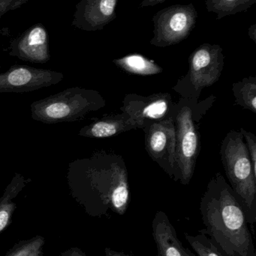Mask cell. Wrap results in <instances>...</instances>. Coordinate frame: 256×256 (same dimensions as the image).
<instances>
[{
  "instance_id": "obj_1",
  "label": "cell",
  "mask_w": 256,
  "mask_h": 256,
  "mask_svg": "<svg viewBox=\"0 0 256 256\" xmlns=\"http://www.w3.org/2000/svg\"><path fill=\"white\" fill-rule=\"evenodd\" d=\"M204 232L225 256H256L246 213L220 173L210 179L200 203Z\"/></svg>"
},
{
  "instance_id": "obj_2",
  "label": "cell",
  "mask_w": 256,
  "mask_h": 256,
  "mask_svg": "<svg viewBox=\"0 0 256 256\" xmlns=\"http://www.w3.org/2000/svg\"><path fill=\"white\" fill-rule=\"evenodd\" d=\"M81 191L78 200L91 216L108 210L124 215L130 202L129 174L124 160L108 152L81 161Z\"/></svg>"
},
{
  "instance_id": "obj_3",
  "label": "cell",
  "mask_w": 256,
  "mask_h": 256,
  "mask_svg": "<svg viewBox=\"0 0 256 256\" xmlns=\"http://www.w3.org/2000/svg\"><path fill=\"white\" fill-rule=\"evenodd\" d=\"M216 98L210 96L201 102L180 98L175 103L174 115L176 130L175 166L173 180L183 185L190 183L201 148L198 131L200 121L211 108Z\"/></svg>"
},
{
  "instance_id": "obj_4",
  "label": "cell",
  "mask_w": 256,
  "mask_h": 256,
  "mask_svg": "<svg viewBox=\"0 0 256 256\" xmlns=\"http://www.w3.org/2000/svg\"><path fill=\"white\" fill-rule=\"evenodd\" d=\"M221 161L229 185L241 202L248 224L256 221V176L241 132L231 130L220 146Z\"/></svg>"
},
{
  "instance_id": "obj_5",
  "label": "cell",
  "mask_w": 256,
  "mask_h": 256,
  "mask_svg": "<svg viewBox=\"0 0 256 256\" xmlns=\"http://www.w3.org/2000/svg\"><path fill=\"white\" fill-rule=\"evenodd\" d=\"M106 106L99 92L75 86L33 102L31 118L44 124L74 122Z\"/></svg>"
},
{
  "instance_id": "obj_6",
  "label": "cell",
  "mask_w": 256,
  "mask_h": 256,
  "mask_svg": "<svg viewBox=\"0 0 256 256\" xmlns=\"http://www.w3.org/2000/svg\"><path fill=\"white\" fill-rule=\"evenodd\" d=\"M222 46L204 43L189 57V70L179 80L173 90L183 98L198 100L202 90L216 84L224 67Z\"/></svg>"
},
{
  "instance_id": "obj_7",
  "label": "cell",
  "mask_w": 256,
  "mask_h": 256,
  "mask_svg": "<svg viewBox=\"0 0 256 256\" xmlns=\"http://www.w3.org/2000/svg\"><path fill=\"white\" fill-rule=\"evenodd\" d=\"M198 12L192 3L174 4L159 10L153 16V37L150 44L166 48L189 37L196 26Z\"/></svg>"
},
{
  "instance_id": "obj_8",
  "label": "cell",
  "mask_w": 256,
  "mask_h": 256,
  "mask_svg": "<svg viewBox=\"0 0 256 256\" xmlns=\"http://www.w3.org/2000/svg\"><path fill=\"white\" fill-rule=\"evenodd\" d=\"M145 149L150 158L174 179L176 130L173 117L156 122L143 128Z\"/></svg>"
},
{
  "instance_id": "obj_9",
  "label": "cell",
  "mask_w": 256,
  "mask_h": 256,
  "mask_svg": "<svg viewBox=\"0 0 256 256\" xmlns=\"http://www.w3.org/2000/svg\"><path fill=\"white\" fill-rule=\"evenodd\" d=\"M174 106L169 93H155L149 96L129 94L125 96L120 110L143 129L152 123L173 117Z\"/></svg>"
},
{
  "instance_id": "obj_10",
  "label": "cell",
  "mask_w": 256,
  "mask_h": 256,
  "mask_svg": "<svg viewBox=\"0 0 256 256\" xmlns=\"http://www.w3.org/2000/svg\"><path fill=\"white\" fill-rule=\"evenodd\" d=\"M60 72L15 64L0 74V93H26L56 85L63 80Z\"/></svg>"
},
{
  "instance_id": "obj_11",
  "label": "cell",
  "mask_w": 256,
  "mask_h": 256,
  "mask_svg": "<svg viewBox=\"0 0 256 256\" xmlns=\"http://www.w3.org/2000/svg\"><path fill=\"white\" fill-rule=\"evenodd\" d=\"M8 52L11 56L17 57L22 61L40 64L49 62V37L45 26L34 24L12 39Z\"/></svg>"
},
{
  "instance_id": "obj_12",
  "label": "cell",
  "mask_w": 256,
  "mask_h": 256,
  "mask_svg": "<svg viewBox=\"0 0 256 256\" xmlns=\"http://www.w3.org/2000/svg\"><path fill=\"white\" fill-rule=\"evenodd\" d=\"M119 0H81L75 6L72 26L87 32L99 31L117 18Z\"/></svg>"
},
{
  "instance_id": "obj_13",
  "label": "cell",
  "mask_w": 256,
  "mask_h": 256,
  "mask_svg": "<svg viewBox=\"0 0 256 256\" xmlns=\"http://www.w3.org/2000/svg\"><path fill=\"white\" fill-rule=\"evenodd\" d=\"M152 230L157 256H185L184 248L166 214L161 210L156 212L152 222Z\"/></svg>"
},
{
  "instance_id": "obj_14",
  "label": "cell",
  "mask_w": 256,
  "mask_h": 256,
  "mask_svg": "<svg viewBox=\"0 0 256 256\" xmlns=\"http://www.w3.org/2000/svg\"><path fill=\"white\" fill-rule=\"evenodd\" d=\"M135 129H139L138 124L127 114L122 112L107 116L81 128L78 135L87 138H108Z\"/></svg>"
},
{
  "instance_id": "obj_15",
  "label": "cell",
  "mask_w": 256,
  "mask_h": 256,
  "mask_svg": "<svg viewBox=\"0 0 256 256\" xmlns=\"http://www.w3.org/2000/svg\"><path fill=\"white\" fill-rule=\"evenodd\" d=\"M28 182L30 180H27L22 174L16 173L12 182L6 186L0 198V234L12 222V216L16 209L15 200Z\"/></svg>"
},
{
  "instance_id": "obj_16",
  "label": "cell",
  "mask_w": 256,
  "mask_h": 256,
  "mask_svg": "<svg viewBox=\"0 0 256 256\" xmlns=\"http://www.w3.org/2000/svg\"><path fill=\"white\" fill-rule=\"evenodd\" d=\"M113 63L121 70L131 74L151 76L163 72L162 67L153 60H149L138 54H129L120 58H116Z\"/></svg>"
},
{
  "instance_id": "obj_17",
  "label": "cell",
  "mask_w": 256,
  "mask_h": 256,
  "mask_svg": "<svg viewBox=\"0 0 256 256\" xmlns=\"http://www.w3.org/2000/svg\"><path fill=\"white\" fill-rule=\"evenodd\" d=\"M236 104L256 114V78L249 76L232 85Z\"/></svg>"
},
{
  "instance_id": "obj_18",
  "label": "cell",
  "mask_w": 256,
  "mask_h": 256,
  "mask_svg": "<svg viewBox=\"0 0 256 256\" xmlns=\"http://www.w3.org/2000/svg\"><path fill=\"white\" fill-rule=\"evenodd\" d=\"M256 2V0H206L207 12L216 14V20L246 12Z\"/></svg>"
},
{
  "instance_id": "obj_19",
  "label": "cell",
  "mask_w": 256,
  "mask_h": 256,
  "mask_svg": "<svg viewBox=\"0 0 256 256\" xmlns=\"http://www.w3.org/2000/svg\"><path fill=\"white\" fill-rule=\"evenodd\" d=\"M45 245V238L36 236L18 242L4 256H44Z\"/></svg>"
},
{
  "instance_id": "obj_20",
  "label": "cell",
  "mask_w": 256,
  "mask_h": 256,
  "mask_svg": "<svg viewBox=\"0 0 256 256\" xmlns=\"http://www.w3.org/2000/svg\"><path fill=\"white\" fill-rule=\"evenodd\" d=\"M185 238L197 256H225L201 231L195 236L186 234Z\"/></svg>"
},
{
  "instance_id": "obj_21",
  "label": "cell",
  "mask_w": 256,
  "mask_h": 256,
  "mask_svg": "<svg viewBox=\"0 0 256 256\" xmlns=\"http://www.w3.org/2000/svg\"><path fill=\"white\" fill-rule=\"evenodd\" d=\"M240 132L243 135L249 152V158L252 162V168H253L254 174L256 176V136L255 134L248 132L243 128H240Z\"/></svg>"
},
{
  "instance_id": "obj_22",
  "label": "cell",
  "mask_w": 256,
  "mask_h": 256,
  "mask_svg": "<svg viewBox=\"0 0 256 256\" xmlns=\"http://www.w3.org/2000/svg\"><path fill=\"white\" fill-rule=\"evenodd\" d=\"M30 0H0V19L8 12L16 10Z\"/></svg>"
},
{
  "instance_id": "obj_23",
  "label": "cell",
  "mask_w": 256,
  "mask_h": 256,
  "mask_svg": "<svg viewBox=\"0 0 256 256\" xmlns=\"http://www.w3.org/2000/svg\"><path fill=\"white\" fill-rule=\"evenodd\" d=\"M58 256H87L81 249L78 248H72L66 250Z\"/></svg>"
},
{
  "instance_id": "obj_24",
  "label": "cell",
  "mask_w": 256,
  "mask_h": 256,
  "mask_svg": "<svg viewBox=\"0 0 256 256\" xmlns=\"http://www.w3.org/2000/svg\"><path fill=\"white\" fill-rule=\"evenodd\" d=\"M165 1H167V0H143L142 2L141 3V7L157 6V4L163 3Z\"/></svg>"
},
{
  "instance_id": "obj_25",
  "label": "cell",
  "mask_w": 256,
  "mask_h": 256,
  "mask_svg": "<svg viewBox=\"0 0 256 256\" xmlns=\"http://www.w3.org/2000/svg\"><path fill=\"white\" fill-rule=\"evenodd\" d=\"M105 256H132L128 255V254H125V252H123L114 250L111 249V248H105Z\"/></svg>"
},
{
  "instance_id": "obj_26",
  "label": "cell",
  "mask_w": 256,
  "mask_h": 256,
  "mask_svg": "<svg viewBox=\"0 0 256 256\" xmlns=\"http://www.w3.org/2000/svg\"><path fill=\"white\" fill-rule=\"evenodd\" d=\"M249 38L256 43V25L252 24L249 28V32H248Z\"/></svg>"
},
{
  "instance_id": "obj_27",
  "label": "cell",
  "mask_w": 256,
  "mask_h": 256,
  "mask_svg": "<svg viewBox=\"0 0 256 256\" xmlns=\"http://www.w3.org/2000/svg\"><path fill=\"white\" fill-rule=\"evenodd\" d=\"M184 254L185 256H196L195 254H192L189 249H186V248H184Z\"/></svg>"
},
{
  "instance_id": "obj_28",
  "label": "cell",
  "mask_w": 256,
  "mask_h": 256,
  "mask_svg": "<svg viewBox=\"0 0 256 256\" xmlns=\"http://www.w3.org/2000/svg\"><path fill=\"white\" fill-rule=\"evenodd\" d=\"M0 70H1V66H0Z\"/></svg>"
}]
</instances>
